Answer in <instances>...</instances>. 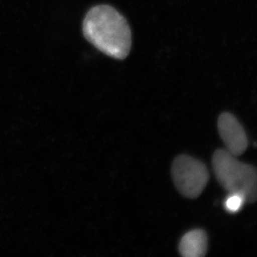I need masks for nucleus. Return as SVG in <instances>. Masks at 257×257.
Returning a JSON list of instances; mask_svg holds the SVG:
<instances>
[{
    "label": "nucleus",
    "mask_w": 257,
    "mask_h": 257,
    "mask_svg": "<svg viewBox=\"0 0 257 257\" xmlns=\"http://www.w3.org/2000/svg\"><path fill=\"white\" fill-rule=\"evenodd\" d=\"M83 33L96 48L112 58L123 60L130 53L131 30L112 7L98 5L89 10L83 22Z\"/></svg>",
    "instance_id": "f257e3e1"
},
{
    "label": "nucleus",
    "mask_w": 257,
    "mask_h": 257,
    "mask_svg": "<svg viewBox=\"0 0 257 257\" xmlns=\"http://www.w3.org/2000/svg\"><path fill=\"white\" fill-rule=\"evenodd\" d=\"M212 164L216 179L225 190L241 194L246 203L257 201L256 168L239 162L226 150H216Z\"/></svg>",
    "instance_id": "f03ea898"
},
{
    "label": "nucleus",
    "mask_w": 257,
    "mask_h": 257,
    "mask_svg": "<svg viewBox=\"0 0 257 257\" xmlns=\"http://www.w3.org/2000/svg\"><path fill=\"white\" fill-rule=\"evenodd\" d=\"M172 173L179 192L190 199L199 197L209 180L205 165L187 155H180L174 160Z\"/></svg>",
    "instance_id": "7ed1b4c3"
},
{
    "label": "nucleus",
    "mask_w": 257,
    "mask_h": 257,
    "mask_svg": "<svg viewBox=\"0 0 257 257\" xmlns=\"http://www.w3.org/2000/svg\"><path fill=\"white\" fill-rule=\"evenodd\" d=\"M218 130L226 150L235 157L242 155L248 147V139L237 119L228 112L223 113L218 119Z\"/></svg>",
    "instance_id": "20e7f679"
},
{
    "label": "nucleus",
    "mask_w": 257,
    "mask_h": 257,
    "mask_svg": "<svg viewBox=\"0 0 257 257\" xmlns=\"http://www.w3.org/2000/svg\"><path fill=\"white\" fill-rule=\"evenodd\" d=\"M207 236L203 230H192L181 239L179 252L184 257H202L207 253Z\"/></svg>",
    "instance_id": "39448f33"
},
{
    "label": "nucleus",
    "mask_w": 257,
    "mask_h": 257,
    "mask_svg": "<svg viewBox=\"0 0 257 257\" xmlns=\"http://www.w3.org/2000/svg\"><path fill=\"white\" fill-rule=\"evenodd\" d=\"M246 203L244 197L236 193H229L224 202L225 209L228 212L236 213L239 211Z\"/></svg>",
    "instance_id": "423d86ee"
}]
</instances>
